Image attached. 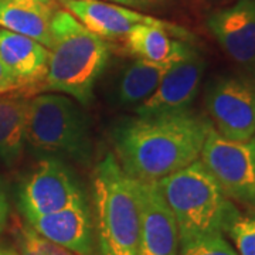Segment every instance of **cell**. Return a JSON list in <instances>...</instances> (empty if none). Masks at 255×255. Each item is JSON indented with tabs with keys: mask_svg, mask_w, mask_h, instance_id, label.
I'll use <instances>...</instances> for the list:
<instances>
[{
	"mask_svg": "<svg viewBox=\"0 0 255 255\" xmlns=\"http://www.w3.org/2000/svg\"><path fill=\"white\" fill-rule=\"evenodd\" d=\"M213 124L191 110L125 119L112 129L122 169L140 182H159L197 159Z\"/></svg>",
	"mask_w": 255,
	"mask_h": 255,
	"instance_id": "obj_1",
	"label": "cell"
},
{
	"mask_svg": "<svg viewBox=\"0 0 255 255\" xmlns=\"http://www.w3.org/2000/svg\"><path fill=\"white\" fill-rule=\"evenodd\" d=\"M51 36L43 91L65 94L88 107L94 100V88L110 63L107 40L94 34L67 9L55 10Z\"/></svg>",
	"mask_w": 255,
	"mask_h": 255,
	"instance_id": "obj_2",
	"label": "cell"
},
{
	"mask_svg": "<svg viewBox=\"0 0 255 255\" xmlns=\"http://www.w3.org/2000/svg\"><path fill=\"white\" fill-rule=\"evenodd\" d=\"M157 184L173 213L180 244L209 234H226L240 214L200 159Z\"/></svg>",
	"mask_w": 255,
	"mask_h": 255,
	"instance_id": "obj_3",
	"label": "cell"
},
{
	"mask_svg": "<svg viewBox=\"0 0 255 255\" xmlns=\"http://www.w3.org/2000/svg\"><path fill=\"white\" fill-rule=\"evenodd\" d=\"M95 233L101 255H137L140 203L137 180L117 157H102L92 174Z\"/></svg>",
	"mask_w": 255,
	"mask_h": 255,
	"instance_id": "obj_4",
	"label": "cell"
},
{
	"mask_svg": "<svg viewBox=\"0 0 255 255\" xmlns=\"http://www.w3.org/2000/svg\"><path fill=\"white\" fill-rule=\"evenodd\" d=\"M26 142L40 153L88 164L92 155L90 121L70 97L58 92L28 102Z\"/></svg>",
	"mask_w": 255,
	"mask_h": 255,
	"instance_id": "obj_5",
	"label": "cell"
},
{
	"mask_svg": "<svg viewBox=\"0 0 255 255\" xmlns=\"http://www.w3.org/2000/svg\"><path fill=\"white\" fill-rule=\"evenodd\" d=\"M200 160L230 200L255 210V136L233 140L211 127Z\"/></svg>",
	"mask_w": 255,
	"mask_h": 255,
	"instance_id": "obj_6",
	"label": "cell"
},
{
	"mask_svg": "<svg viewBox=\"0 0 255 255\" xmlns=\"http://www.w3.org/2000/svg\"><path fill=\"white\" fill-rule=\"evenodd\" d=\"M211 124L221 136L246 140L255 136V80L246 75H220L204 95Z\"/></svg>",
	"mask_w": 255,
	"mask_h": 255,
	"instance_id": "obj_7",
	"label": "cell"
},
{
	"mask_svg": "<svg viewBox=\"0 0 255 255\" xmlns=\"http://www.w3.org/2000/svg\"><path fill=\"white\" fill-rule=\"evenodd\" d=\"M84 199L78 180L55 156L37 164L18 190V206L26 220L63 210Z\"/></svg>",
	"mask_w": 255,
	"mask_h": 255,
	"instance_id": "obj_8",
	"label": "cell"
},
{
	"mask_svg": "<svg viewBox=\"0 0 255 255\" xmlns=\"http://www.w3.org/2000/svg\"><path fill=\"white\" fill-rule=\"evenodd\" d=\"M63 4L85 27L104 40L125 38L133 27L139 24H150L166 28L186 41H196V36L187 28L167 20L146 16L137 10L117 3L105 0H65Z\"/></svg>",
	"mask_w": 255,
	"mask_h": 255,
	"instance_id": "obj_9",
	"label": "cell"
},
{
	"mask_svg": "<svg viewBox=\"0 0 255 255\" xmlns=\"http://www.w3.org/2000/svg\"><path fill=\"white\" fill-rule=\"evenodd\" d=\"M206 27L223 51L255 80V0H236L213 10Z\"/></svg>",
	"mask_w": 255,
	"mask_h": 255,
	"instance_id": "obj_10",
	"label": "cell"
},
{
	"mask_svg": "<svg viewBox=\"0 0 255 255\" xmlns=\"http://www.w3.org/2000/svg\"><path fill=\"white\" fill-rule=\"evenodd\" d=\"M206 61L199 50L173 63L164 73L155 92L139 107L136 115H156L190 110L200 88Z\"/></svg>",
	"mask_w": 255,
	"mask_h": 255,
	"instance_id": "obj_11",
	"label": "cell"
},
{
	"mask_svg": "<svg viewBox=\"0 0 255 255\" xmlns=\"http://www.w3.org/2000/svg\"><path fill=\"white\" fill-rule=\"evenodd\" d=\"M140 233L137 255H179V228L157 182L137 180Z\"/></svg>",
	"mask_w": 255,
	"mask_h": 255,
	"instance_id": "obj_12",
	"label": "cell"
},
{
	"mask_svg": "<svg viewBox=\"0 0 255 255\" xmlns=\"http://www.w3.org/2000/svg\"><path fill=\"white\" fill-rule=\"evenodd\" d=\"M38 236L74 255H94V224L87 199L44 216L27 219Z\"/></svg>",
	"mask_w": 255,
	"mask_h": 255,
	"instance_id": "obj_13",
	"label": "cell"
},
{
	"mask_svg": "<svg viewBox=\"0 0 255 255\" xmlns=\"http://www.w3.org/2000/svg\"><path fill=\"white\" fill-rule=\"evenodd\" d=\"M50 50L23 34L0 27V58L14 74L20 85L40 84L47 73Z\"/></svg>",
	"mask_w": 255,
	"mask_h": 255,
	"instance_id": "obj_14",
	"label": "cell"
},
{
	"mask_svg": "<svg viewBox=\"0 0 255 255\" xmlns=\"http://www.w3.org/2000/svg\"><path fill=\"white\" fill-rule=\"evenodd\" d=\"M128 53L156 64H173L197 51L194 43L176 37L159 26L139 24L125 37Z\"/></svg>",
	"mask_w": 255,
	"mask_h": 255,
	"instance_id": "obj_15",
	"label": "cell"
},
{
	"mask_svg": "<svg viewBox=\"0 0 255 255\" xmlns=\"http://www.w3.org/2000/svg\"><path fill=\"white\" fill-rule=\"evenodd\" d=\"M53 3L40 0H0V27L27 36L50 48L53 44Z\"/></svg>",
	"mask_w": 255,
	"mask_h": 255,
	"instance_id": "obj_16",
	"label": "cell"
},
{
	"mask_svg": "<svg viewBox=\"0 0 255 255\" xmlns=\"http://www.w3.org/2000/svg\"><path fill=\"white\" fill-rule=\"evenodd\" d=\"M172 64H156L135 58L128 63L115 82L114 97L121 107L136 108L157 88Z\"/></svg>",
	"mask_w": 255,
	"mask_h": 255,
	"instance_id": "obj_17",
	"label": "cell"
},
{
	"mask_svg": "<svg viewBox=\"0 0 255 255\" xmlns=\"http://www.w3.org/2000/svg\"><path fill=\"white\" fill-rule=\"evenodd\" d=\"M28 102L24 97L0 98V160L9 167L20 162L27 143Z\"/></svg>",
	"mask_w": 255,
	"mask_h": 255,
	"instance_id": "obj_18",
	"label": "cell"
},
{
	"mask_svg": "<svg viewBox=\"0 0 255 255\" xmlns=\"http://www.w3.org/2000/svg\"><path fill=\"white\" fill-rule=\"evenodd\" d=\"M179 255H238V253L223 233H216L182 243Z\"/></svg>",
	"mask_w": 255,
	"mask_h": 255,
	"instance_id": "obj_19",
	"label": "cell"
},
{
	"mask_svg": "<svg viewBox=\"0 0 255 255\" xmlns=\"http://www.w3.org/2000/svg\"><path fill=\"white\" fill-rule=\"evenodd\" d=\"M226 234L233 240L238 255H255V213H240L230 224Z\"/></svg>",
	"mask_w": 255,
	"mask_h": 255,
	"instance_id": "obj_20",
	"label": "cell"
},
{
	"mask_svg": "<svg viewBox=\"0 0 255 255\" xmlns=\"http://www.w3.org/2000/svg\"><path fill=\"white\" fill-rule=\"evenodd\" d=\"M30 228V233H31V237H33V241H34V244L38 248V251H40V254L41 255H74L73 253H70V251H67V250H64L61 247L55 246L53 243H50L48 240L46 238H43L41 236H38L36 231L33 230L31 227Z\"/></svg>",
	"mask_w": 255,
	"mask_h": 255,
	"instance_id": "obj_21",
	"label": "cell"
},
{
	"mask_svg": "<svg viewBox=\"0 0 255 255\" xmlns=\"http://www.w3.org/2000/svg\"><path fill=\"white\" fill-rule=\"evenodd\" d=\"M20 87L21 85H20L17 78L14 77V74L10 71L9 67L0 58V94L14 91Z\"/></svg>",
	"mask_w": 255,
	"mask_h": 255,
	"instance_id": "obj_22",
	"label": "cell"
},
{
	"mask_svg": "<svg viewBox=\"0 0 255 255\" xmlns=\"http://www.w3.org/2000/svg\"><path fill=\"white\" fill-rule=\"evenodd\" d=\"M105 1L117 3V4L135 10H150L162 7L166 3H169L170 0H105Z\"/></svg>",
	"mask_w": 255,
	"mask_h": 255,
	"instance_id": "obj_23",
	"label": "cell"
},
{
	"mask_svg": "<svg viewBox=\"0 0 255 255\" xmlns=\"http://www.w3.org/2000/svg\"><path fill=\"white\" fill-rule=\"evenodd\" d=\"M18 244H20V250L18 253L20 255H41L38 248L33 241L31 237V233H30V228H23L20 231V237H18Z\"/></svg>",
	"mask_w": 255,
	"mask_h": 255,
	"instance_id": "obj_24",
	"label": "cell"
},
{
	"mask_svg": "<svg viewBox=\"0 0 255 255\" xmlns=\"http://www.w3.org/2000/svg\"><path fill=\"white\" fill-rule=\"evenodd\" d=\"M9 213V199H7V194H6V191L3 189V184H1V186H0V234L4 231V228L7 226Z\"/></svg>",
	"mask_w": 255,
	"mask_h": 255,
	"instance_id": "obj_25",
	"label": "cell"
},
{
	"mask_svg": "<svg viewBox=\"0 0 255 255\" xmlns=\"http://www.w3.org/2000/svg\"><path fill=\"white\" fill-rule=\"evenodd\" d=\"M0 255H20L18 250L9 244H0Z\"/></svg>",
	"mask_w": 255,
	"mask_h": 255,
	"instance_id": "obj_26",
	"label": "cell"
},
{
	"mask_svg": "<svg viewBox=\"0 0 255 255\" xmlns=\"http://www.w3.org/2000/svg\"><path fill=\"white\" fill-rule=\"evenodd\" d=\"M40 1H46V3H53V4H54V3H57V1H60V3H64L65 0H40Z\"/></svg>",
	"mask_w": 255,
	"mask_h": 255,
	"instance_id": "obj_27",
	"label": "cell"
},
{
	"mask_svg": "<svg viewBox=\"0 0 255 255\" xmlns=\"http://www.w3.org/2000/svg\"><path fill=\"white\" fill-rule=\"evenodd\" d=\"M1 184H3V183H1V179H0V186H1Z\"/></svg>",
	"mask_w": 255,
	"mask_h": 255,
	"instance_id": "obj_28",
	"label": "cell"
}]
</instances>
